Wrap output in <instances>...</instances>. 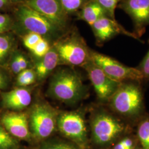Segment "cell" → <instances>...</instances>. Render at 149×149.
Returning <instances> with one entry per match:
<instances>
[{"label": "cell", "mask_w": 149, "mask_h": 149, "mask_svg": "<svg viewBox=\"0 0 149 149\" xmlns=\"http://www.w3.org/2000/svg\"><path fill=\"white\" fill-rule=\"evenodd\" d=\"M15 39L10 34H0V65L5 64L13 53Z\"/></svg>", "instance_id": "cell-17"}, {"label": "cell", "mask_w": 149, "mask_h": 149, "mask_svg": "<svg viewBox=\"0 0 149 149\" xmlns=\"http://www.w3.org/2000/svg\"><path fill=\"white\" fill-rule=\"evenodd\" d=\"M37 80L34 70L32 68L27 69L17 74L16 84L18 87H26L33 84Z\"/></svg>", "instance_id": "cell-20"}, {"label": "cell", "mask_w": 149, "mask_h": 149, "mask_svg": "<svg viewBox=\"0 0 149 149\" xmlns=\"http://www.w3.org/2000/svg\"><path fill=\"white\" fill-rule=\"evenodd\" d=\"M53 46L58 54L59 64L83 67L90 61L91 50L77 30L68 31Z\"/></svg>", "instance_id": "cell-3"}, {"label": "cell", "mask_w": 149, "mask_h": 149, "mask_svg": "<svg viewBox=\"0 0 149 149\" xmlns=\"http://www.w3.org/2000/svg\"><path fill=\"white\" fill-rule=\"evenodd\" d=\"M109 101L112 109L125 117L138 116L143 107V98L140 88L132 82L121 83Z\"/></svg>", "instance_id": "cell-4"}, {"label": "cell", "mask_w": 149, "mask_h": 149, "mask_svg": "<svg viewBox=\"0 0 149 149\" xmlns=\"http://www.w3.org/2000/svg\"><path fill=\"white\" fill-rule=\"evenodd\" d=\"M65 13L69 16L77 13L88 0H60Z\"/></svg>", "instance_id": "cell-23"}, {"label": "cell", "mask_w": 149, "mask_h": 149, "mask_svg": "<svg viewBox=\"0 0 149 149\" xmlns=\"http://www.w3.org/2000/svg\"><path fill=\"white\" fill-rule=\"evenodd\" d=\"M8 0H0V8L3 7L5 6L6 5Z\"/></svg>", "instance_id": "cell-31"}, {"label": "cell", "mask_w": 149, "mask_h": 149, "mask_svg": "<svg viewBox=\"0 0 149 149\" xmlns=\"http://www.w3.org/2000/svg\"><path fill=\"white\" fill-rule=\"evenodd\" d=\"M91 60L113 80L121 82L125 81H140L143 74L137 68L128 67L117 60L95 51H90Z\"/></svg>", "instance_id": "cell-7"}, {"label": "cell", "mask_w": 149, "mask_h": 149, "mask_svg": "<svg viewBox=\"0 0 149 149\" xmlns=\"http://www.w3.org/2000/svg\"><path fill=\"white\" fill-rule=\"evenodd\" d=\"M10 68L14 74H18L22 71L31 68L30 62L23 54L15 52L12 56Z\"/></svg>", "instance_id": "cell-18"}, {"label": "cell", "mask_w": 149, "mask_h": 149, "mask_svg": "<svg viewBox=\"0 0 149 149\" xmlns=\"http://www.w3.org/2000/svg\"><path fill=\"white\" fill-rule=\"evenodd\" d=\"M137 68L141 72L144 79H149V50Z\"/></svg>", "instance_id": "cell-28"}, {"label": "cell", "mask_w": 149, "mask_h": 149, "mask_svg": "<svg viewBox=\"0 0 149 149\" xmlns=\"http://www.w3.org/2000/svg\"><path fill=\"white\" fill-rule=\"evenodd\" d=\"M138 136L143 149H149V119H144L139 124Z\"/></svg>", "instance_id": "cell-22"}, {"label": "cell", "mask_w": 149, "mask_h": 149, "mask_svg": "<svg viewBox=\"0 0 149 149\" xmlns=\"http://www.w3.org/2000/svg\"><path fill=\"white\" fill-rule=\"evenodd\" d=\"M59 64L58 54L55 48L52 45L50 50L45 56L38 59L34 68L37 80L43 81L45 79Z\"/></svg>", "instance_id": "cell-15"}, {"label": "cell", "mask_w": 149, "mask_h": 149, "mask_svg": "<svg viewBox=\"0 0 149 149\" xmlns=\"http://www.w3.org/2000/svg\"><path fill=\"white\" fill-rule=\"evenodd\" d=\"M83 68L87 72L98 98L102 101L109 100L121 82L109 77L91 60Z\"/></svg>", "instance_id": "cell-9"}, {"label": "cell", "mask_w": 149, "mask_h": 149, "mask_svg": "<svg viewBox=\"0 0 149 149\" xmlns=\"http://www.w3.org/2000/svg\"><path fill=\"white\" fill-rule=\"evenodd\" d=\"M92 139L99 145L111 144L122 134L125 130L123 123L108 112L96 113L91 120Z\"/></svg>", "instance_id": "cell-6"}, {"label": "cell", "mask_w": 149, "mask_h": 149, "mask_svg": "<svg viewBox=\"0 0 149 149\" xmlns=\"http://www.w3.org/2000/svg\"></svg>", "instance_id": "cell-33"}, {"label": "cell", "mask_w": 149, "mask_h": 149, "mask_svg": "<svg viewBox=\"0 0 149 149\" xmlns=\"http://www.w3.org/2000/svg\"><path fill=\"white\" fill-rule=\"evenodd\" d=\"M118 7L130 16L133 22L134 33L140 37L149 25V0H120Z\"/></svg>", "instance_id": "cell-11"}, {"label": "cell", "mask_w": 149, "mask_h": 149, "mask_svg": "<svg viewBox=\"0 0 149 149\" xmlns=\"http://www.w3.org/2000/svg\"><path fill=\"white\" fill-rule=\"evenodd\" d=\"M113 149H129L128 148H127L124 144H123L122 141H120L118 143L115 145Z\"/></svg>", "instance_id": "cell-30"}, {"label": "cell", "mask_w": 149, "mask_h": 149, "mask_svg": "<svg viewBox=\"0 0 149 149\" xmlns=\"http://www.w3.org/2000/svg\"><path fill=\"white\" fill-rule=\"evenodd\" d=\"M91 27L96 38V42L99 45L106 43L119 34L139 39L134 33L128 32L116 20H113L107 16L100 18Z\"/></svg>", "instance_id": "cell-12"}, {"label": "cell", "mask_w": 149, "mask_h": 149, "mask_svg": "<svg viewBox=\"0 0 149 149\" xmlns=\"http://www.w3.org/2000/svg\"><path fill=\"white\" fill-rule=\"evenodd\" d=\"M17 139L9 133L0 123V149H17Z\"/></svg>", "instance_id": "cell-21"}, {"label": "cell", "mask_w": 149, "mask_h": 149, "mask_svg": "<svg viewBox=\"0 0 149 149\" xmlns=\"http://www.w3.org/2000/svg\"><path fill=\"white\" fill-rule=\"evenodd\" d=\"M10 1H11L12 2H23V3H24L25 2L27 1V0H10Z\"/></svg>", "instance_id": "cell-32"}, {"label": "cell", "mask_w": 149, "mask_h": 149, "mask_svg": "<svg viewBox=\"0 0 149 149\" xmlns=\"http://www.w3.org/2000/svg\"><path fill=\"white\" fill-rule=\"evenodd\" d=\"M0 123L15 138L24 140L31 139L32 134L26 113L16 111L6 113L1 118Z\"/></svg>", "instance_id": "cell-13"}, {"label": "cell", "mask_w": 149, "mask_h": 149, "mask_svg": "<svg viewBox=\"0 0 149 149\" xmlns=\"http://www.w3.org/2000/svg\"><path fill=\"white\" fill-rule=\"evenodd\" d=\"M16 17L23 36L30 32L36 33L48 40L52 45L67 32L24 3L17 7Z\"/></svg>", "instance_id": "cell-2"}, {"label": "cell", "mask_w": 149, "mask_h": 149, "mask_svg": "<svg viewBox=\"0 0 149 149\" xmlns=\"http://www.w3.org/2000/svg\"><path fill=\"white\" fill-rule=\"evenodd\" d=\"M106 11L108 17L113 20L115 18V10L120 0H96Z\"/></svg>", "instance_id": "cell-25"}, {"label": "cell", "mask_w": 149, "mask_h": 149, "mask_svg": "<svg viewBox=\"0 0 149 149\" xmlns=\"http://www.w3.org/2000/svg\"><path fill=\"white\" fill-rule=\"evenodd\" d=\"M24 3L62 30L69 31V16L64 12L60 0H27Z\"/></svg>", "instance_id": "cell-10"}, {"label": "cell", "mask_w": 149, "mask_h": 149, "mask_svg": "<svg viewBox=\"0 0 149 149\" xmlns=\"http://www.w3.org/2000/svg\"><path fill=\"white\" fill-rule=\"evenodd\" d=\"M43 38L34 33H28L22 37V41L26 48L31 51Z\"/></svg>", "instance_id": "cell-26"}, {"label": "cell", "mask_w": 149, "mask_h": 149, "mask_svg": "<svg viewBox=\"0 0 149 149\" xmlns=\"http://www.w3.org/2000/svg\"><path fill=\"white\" fill-rule=\"evenodd\" d=\"M10 84V77L4 70L0 68V90L7 88Z\"/></svg>", "instance_id": "cell-29"}, {"label": "cell", "mask_w": 149, "mask_h": 149, "mask_svg": "<svg viewBox=\"0 0 149 149\" xmlns=\"http://www.w3.org/2000/svg\"><path fill=\"white\" fill-rule=\"evenodd\" d=\"M57 128L64 136L84 149L87 132L84 116L79 112H65L58 116Z\"/></svg>", "instance_id": "cell-8"}, {"label": "cell", "mask_w": 149, "mask_h": 149, "mask_svg": "<svg viewBox=\"0 0 149 149\" xmlns=\"http://www.w3.org/2000/svg\"><path fill=\"white\" fill-rule=\"evenodd\" d=\"M58 117L56 111L48 104L36 103L28 116L31 134L40 140L48 138L57 128Z\"/></svg>", "instance_id": "cell-5"}, {"label": "cell", "mask_w": 149, "mask_h": 149, "mask_svg": "<svg viewBox=\"0 0 149 149\" xmlns=\"http://www.w3.org/2000/svg\"><path fill=\"white\" fill-rule=\"evenodd\" d=\"M86 89L80 74L74 70L63 68L56 71L50 81L48 93L54 99L74 104L85 95Z\"/></svg>", "instance_id": "cell-1"}, {"label": "cell", "mask_w": 149, "mask_h": 149, "mask_svg": "<svg viewBox=\"0 0 149 149\" xmlns=\"http://www.w3.org/2000/svg\"><path fill=\"white\" fill-rule=\"evenodd\" d=\"M38 149H84L72 141L52 139L44 141Z\"/></svg>", "instance_id": "cell-19"}, {"label": "cell", "mask_w": 149, "mask_h": 149, "mask_svg": "<svg viewBox=\"0 0 149 149\" xmlns=\"http://www.w3.org/2000/svg\"><path fill=\"white\" fill-rule=\"evenodd\" d=\"M12 25L11 17L7 15L0 14V34L9 30Z\"/></svg>", "instance_id": "cell-27"}, {"label": "cell", "mask_w": 149, "mask_h": 149, "mask_svg": "<svg viewBox=\"0 0 149 149\" xmlns=\"http://www.w3.org/2000/svg\"><path fill=\"white\" fill-rule=\"evenodd\" d=\"M77 19L87 23L91 26L103 17L107 16L106 11L96 0H88L77 13Z\"/></svg>", "instance_id": "cell-16"}, {"label": "cell", "mask_w": 149, "mask_h": 149, "mask_svg": "<svg viewBox=\"0 0 149 149\" xmlns=\"http://www.w3.org/2000/svg\"><path fill=\"white\" fill-rule=\"evenodd\" d=\"M2 104L6 109L20 111L29 106L32 102L31 91L26 87H18L13 90L3 92Z\"/></svg>", "instance_id": "cell-14"}, {"label": "cell", "mask_w": 149, "mask_h": 149, "mask_svg": "<svg viewBox=\"0 0 149 149\" xmlns=\"http://www.w3.org/2000/svg\"><path fill=\"white\" fill-rule=\"evenodd\" d=\"M52 47V45L45 39H42L37 44L31 51L38 59H40L48 53Z\"/></svg>", "instance_id": "cell-24"}]
</instances>
